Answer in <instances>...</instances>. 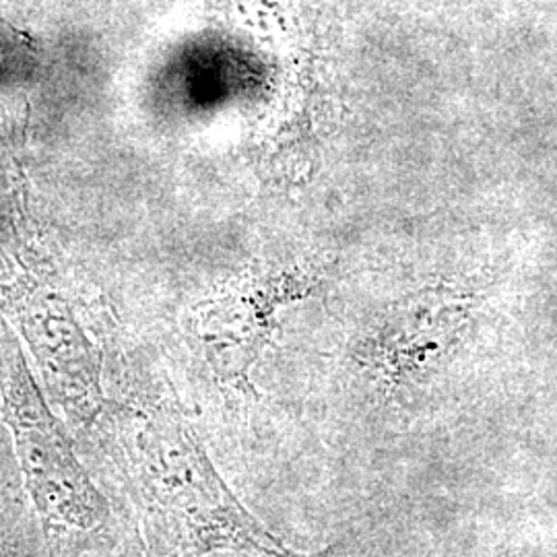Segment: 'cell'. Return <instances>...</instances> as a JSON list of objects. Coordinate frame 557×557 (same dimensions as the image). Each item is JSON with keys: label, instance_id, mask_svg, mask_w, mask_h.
Masks as SVG:
<instances>
[{"label": "cell", "instance_id": "obj_2", "mask_svg": "<svg viewBox=\"0 0 557 557\" xmlns=\"http://www.w3.org/2000/svg\"><path fill=\"white\" fill-rule=\"evenodd\" d=\"M13 432L23 479L41 517L69 531L96 529L108 515L106 499L57 421L29 405L15 411Z\"/></svg>", "mask_w": 557, "mask_h": 557}, {"label": "cell", "instance_id": "obj_1", "mask_svg": "<svg viewBox=\"0 0 557 557\" xmlns=\"http://www.w3.org/2000/svg\"><path fill=\"white\" fill-rule=\"evenodd\" d=\"M135 450L149 494L199 547L292 554L250 517L207 457L176 423H151Z\"/></svg>", "mask_w": 557, "mask_h": 557}, {"label": "cell", "instance_id": "obj_3", "mask_svg": "<svg viewBox=\"0 0 557 557\" xmlns=\"http://www.w3.org/2000/svg\"><path fill=\"white\" fill-rule=\"evenodd\" d=\"M250 557H304L298 554H264V552H250ZM310 557H326V556H310Z\"/></svg>", "mask_w": 557, "mask_h": 557}]
</instances>
